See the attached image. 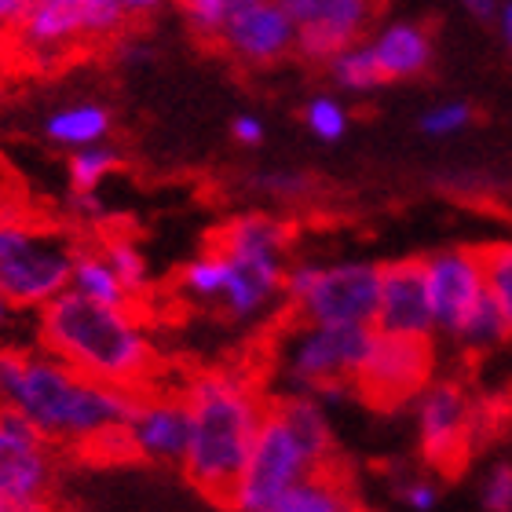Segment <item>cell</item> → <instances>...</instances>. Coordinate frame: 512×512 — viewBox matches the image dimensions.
<instances>
[{"mask_svg": "<svg viewBox=\"0 0 512 512\" xmlns=\"http://www.w3.org/2000/svg\"><path fill=\"white\" fill-rule=\"evenodd\" d=\"M44 505H26V502H15L8 494H0V512H41Z\"/></svg>", "mask_w": 512, "mask_h": 512, "instance_id": "cell-44", "label": "cell"}, {"mask_svg": "<svg viewBox=\"0 0 512 512\" xmlns=\"http://www.w3.org/2000/svg\"><path fill=\"white\" fill-rule=\"evenodd\" d=\"M52 487V443L15 406H0V494L26 505H48Z\"/></svg>", "mask_w": 512, "mask_h": 512, "instance_id": "cell-12", "label": "cell"}, {"mask_svg": "<svg viewBox=\"0 0 512 512\" xmlns=\"http://www.w3.org/2000/svg\"><path fill=\"white\" fill-rule=\"evenodd\" d=\"M267 512H363L352 483L341 476V465L319 469L289 487Z\"/></svg>", "mask_w": 512, "mask_h": 512, "instance_id": "cell-19", "label": "cell"}, {"mask_svg": "<svg viewBox=\"0 0 512 512\" xmlns=\"http://www.w3.org/2000/svg\"><path fill=\"white\" fill-rule=\"evenodd\" d=\"M381 300V264L341 260L319 264V275L297 304L304 326H370Z\"/></svg>", "mask_w": 512, "mask_h": 512, "instance_id": "cell-10", "label": "cell"}, {"mask_svg": "<svg viewBox=\"0 0 512 512\" xmlns=\"http://www.w3.org/2000/svg\"><path fill=\"white\" fill-rule=\"evenodd\" d=\"M44 132L59 147H70V150L96 147L110 132V110L99 107V103H74V107L55 110L52 118H48V125H44Z\"/></svg>", "mask_w": 512, "mask_h": 512, "instance_id": "cell-22", "label": "cell"}, {"mask_svg": "<svg viewBox=\"0 0 512 512\" xmlns=\"http://www.w3.org/2000/svg\"><path fill=\"white\" fill-rule=\"evenodd\" d=\"M370 48H374V59L381 66L384 81H403V77L421 74L428 59H432V41L414 22H395V26L381 30Z\"/></svg>", "mask_w": 512, "mask_h": 512, "instance_id": "cell-20", "label": "cell"}, {"mask_svg": "<svg viewBox=\"0 0 512 512\" xmlns=\"http://www.w3.org/2000/svg\"><path fill=\"white\" fill-rule=\"evenodd\" d=\"M70 213L77 220H85V224H107V205L99 202V194H77L70 191Z\"/></svg>", "mask_w": 512, "mask_h": 512, "instance_id": "cell-37", "label": "cell"}, {"mask_svg": "<svg viewBox=\"0 0 512 512\" xmlns=\"http://www.w3.org/2000/svg\"><path fill=\"white\" fill-rule=\"evenodd\" d=\"M74 242L33 220L0 224V297L11 308H48L70 289Z\"/></svg>", "mask_w": 512, "mask_h": 512, "instance_id": "cell-4", "label": "cell"}, {"mask_svg": "<svg viewBox=\"0 0 512 512\" xmlns=\"http://www.w3.org/2000/svg\"><path fill=\"white\" fill-rule=\"evenodd\" d=\"M428 282V304L436 333L454 337L465 326L472 311L480 308L487 297V275H483L480 246H450L421 256Z\"/></svg>", "mask_w": 512, "mask_h": 512, "instance_id": "cell-11", "label": "cell"}, {"mask_svg": "<svg viewBox=\"0 0 512 512\" xmlns=\"http://www.w3.org/2000/svg\"><path fill=\"white\" fill-rule=\"evenodd\" d=\"M436 381V344L414 337L377 333L363 370L355 374V395L377 410H403Z\"/></svg>", "mask_w": 512, "mask_h": 512, "instance_id": "cell-8", "label": "cell"}, {"mask_svg": "<svg viewBox=\"0 0 512 512\" xmlns=\"http://www.w3.org/2000/svg\"><path fill=\"white\" fill-rule=\"evenodd\" d=\"M483 256V275H487V289H491L494 304L502 308L505 322L512 333V242H491L480 246Z\"/></svg>", "mask_w": 512, "mask_h": 512, "instance_id": "cell-29", "label": "cell"}, {"mask_svg": "<svg viewBox=\"0 0 512 512\" xmlns=\"http://www.w3.org/2000/svg\"><path fill=\"white\" fill-rule=\"evenodd\" d=\"M187 436H191V417H187V403H183L180 395H136V406H132L125 425L132 458L176 461L180 465L183 454H187Z\"/></svg>", "mask_w": 512, "mask_h": 512, "instance_id": "cell-14", "label": "cell"}, {"mask_svg": "<svg viewBox=\"0 0 512 512\" xmlns=\"http://www.w3.org/2000/svg\"><path fill=\"white\" fill-rule=\"evenodd\" d=\"M165 0H118V8L125 11L128 19H136V15H150V11H158Z\"/></svg>", "mask_w": 512, "mask_h": 512, "instance_id": "cell-41", "label": "cell"}, {"mask_svg": "<svg viewBox=\"0 0 512 512\" xmlns=\"http://www.w3.org/2000/svg\"><path fill=\"white\" fill-rule=\"evenodd\" d=\"M355 41H359L355 33L337 30V26H300L297 48H293V52H300L304 59H311V63H333V59H337L344 48H352Z\"/></svg>", "mask_w": 512, "mask_h": 512, "instance_id": "cell-32", "label": "cell"}, {"mask_svg": "<svg viewBox=\"0 0 512 512\" xmlns=\"http://www.w3.org/2000/svg\"><path fill=\"white\" fill-rule=\"evenodd\" d=\"M293 26H337L348 33H363V26L370 22L374 0H278Z\"/></svg>", "mask_w": 512, "mask_h": 512, "instance_id": "cell-23", "label": "cell"}, {"mask_svg": "<svg viewBox=\"0 0 512 512\" xmlns=\"http://www.w3.org/2000/svg\"><path fill=\"white\" fill-rule=\"evenodd\" d=\"M231 136H235V143H242V147H256V143L264 139V121L256 118V114H238V118L231 121Z\"/></svg>", "mask_w": 512, "mask_h": 512, "instance_id": "cell-39", "label": "cell"}, {"mask_svg": "<svg viewBox=\"0 0 512 512\" xmlns=\"http://www.w3.org/2000/svg\"><path fill=\"white\" fill-rule=\"evenodd\" d=\"M483 512H512V458H498L487 465L480 480Z\"/></svg>", "mask_w": 512, "mask_h": 512, "instance_id": "cell-34", "label": "cell"}, {"mask_svg": "<svg viewBox=\"0 0 512 512\" xmlns=\"http://www.w3.org/2000/svg\"><path fill=\"white\" fill-rule=\"evenodd\" d=\"M271 410L286 421V428L293 432V439H297L300 447H304V454L311 458V465H315V469H330V465H337V454H333L330 414H326V410H322L311 395L286 392L282 399H275V403H271Z\"/></svg>", "mask_w": 512, "mask_h": 512, "instance_id": "cell-17", "label": "cell"}, {"mask_svg": "<svg viewBox=\"0 0 512 512\" xmlns=\"http://www.w3.org/2000/svg\"><path fill=\"white\" fill-rule=\"evenodd\" d=\"M293 231L271 213H242L227 220L213 238V249L227 256H286Z\"/></svg>", "mask_w": 512, "mask_h": 512, "instance_id": "cell-18", "label": "cell"}, {"mask_svg": "<svg viewBox=\"0 0 512 512\" xmlns=\"http://www.w3.org/2000/svg\"><path fill=\"white\" fill-rule=\"evenodd\" d=\"M472 121L469 103H439V107L421 114V132L425 136H454Z\"/></svg>", "mask_w": 512, "mask_h": 512, "instance_id": "cell-36", "label": "cell"}, {"mask_svg": "<svg viewBox=\"0 0 512 512\" xmlns=\"http://www.w3.org/2000/svg\"><path fill=\"white\" fill-rule=\"evenodd\" d=\"M461 4H465L472 15H480V19H491V15H498V8H502V0H461Z\"/></svg>", "mask_w": 512, "mask_h": 512, "instance_id": "cell-42", "label": "cell"}, {"mask_svg": "<svg viewBox=\"0 0 512 512\" xmlns=\"http://www.w3.org/2000/svg\"><path fill=\"white\" fill-rule=\"evenodd\" d=\"M509 322H505L502 308L494 304L491 289H487V297H483V304L476 311H472L469 319H465V326H461L450 341L458 344V348H465V352H491V348H498V344L509 341Z\"/></svg>", "mask_w": 512, "mask_h": 512, "instance_id": "cell-25", "label": "cell"}, {"mask_svg": "<svg viewBox=\"0 0 512 512\" xmlns=\"http://www.w3.org/2000/svg\"><path fill=\"white\" fill-rule=\"evenodd\" d=\"M70 293L92 300V304H103V308H132V300L121 289L118 275L110 271L107 256L99 253V246H74Z\"/></svg>", "mask_w": 512, "mask_h": 512, "instance_id": "cell-21", "label": "cell"}, {"mask_svg": "<svg viewBox=\"0 0 512 512\" xmlns=\"http://www.w3.org/2000/svg\"><path fill=\"white\" fill-rule=\"evenodd\" d=\"M128 26L118 0H33L11 30V55L30 63H55L85 44L110 41Z\"/></svg>", "mask_w": 512, "mask_h": 512, "instance_id": "cell-5", "label": "cell"}, {"mask_svg": "<svg viewBox=\"0 0 512 512\" xmlns=\"http://www.w3.org/2000/svg\"><path fill=\"white\" fill-rule=\"evenodd\" d=\"M498 26H502V37L512 52V0H502V8H498Z\"/></svg>", "mask_w": 512, "mask_h": 512, "instance_id": "cell-43", "label": "cell"}, {"mask_svg": "<svg viewBox=\"0 0 512 512\" xmlns=\"http://www.w3.org/2000/svg\"><path fill=\"white\" fill-rule=\"evenodd\" d=\"M304 121H308L311 136L322 139V143H337V139L348 132V114L333 96H315L304 107Z\"/></svg>", "mask_w": 512, "mask_h": 512, "instance_id": "cell-33", "label": "cell"}, {"mask_svg": "<svg viewBox=\"0 0 512 512\" xmlns=\"http://www.w3.org/2000/svg\"><path fill=\"white\" fill-rule=\"evenodd\" d=\"M253 4H260V0H180L191 30L202 33V37H213V41L227 26V19H235L238 11L253 8Z\"/></svg>", "mask_w": 512, "mask_h": 512, "instance_id": "cell-31", "label": "cell"}, {"mask_svg": "<svg viewBox=\"0 0 512 512\" xmlns=\"http://www.w3.org/2000/svg\"><path fill=\"white\" fill-rule=\"evenodd\" d=\"M311 472H319V469L311 465L304 447L293 439L286 421H282L275 410H267L246 465H242L235 487H231V494H227V509L231 512H267L282 494L289 491V487H297V483L304 480V476H311Z\"/></svg>", "mask_w": 512, "mask_h": 512, "instance_id": "cell-7", "label": "cell"}, {"mask_svg": "<svg viewBox=\"0 0 512 512\" xmlns=\"http://www.w3.org/2000/svg\"><path fill=\"white\" fill-rule=\"evenodd\" d=\"M414 436L432 472L458 476L476 450V403L458 377H436L414 403Z\"/></svg>", "mask_w": 512, "mask_h": 512, "instance_id": "cell-6", "label": "cell"}, {"mask_svg": "<svg viewBox=\"0 0 512 512\" xmlns=\"http://www.w3.org/2000/svg\"><path fill=\"white\" fill-rule=\"evenodd\" d=\"M249 187H253L256 194L271 198V202H304V198H311V194L319 191V183L300 169L253 172V176H249Z\"/></svg>", "mask_w": 512, "mask_h": 512, "instance_id": "cell-30", "label": "cell"}, {"mask_svg": "<svg viewBox=\"0 0 512 512\" xmlns=\"http://www.w3.org/2000/svg\"><path fill=\"white\" fill-rule=\"evenodd\" d=\"M11 59V33H0V66Z\"/></svg>", "mask_w": 512, "mask_h": 512, "instance_id": "cell-45", "label": "cell"}, {"mask_svg": "<svg viewBox=\"0 0 512 512\" xmlns=\"http://www.w3.org/2000/svg\"><path fill=\"white\" fill-rule=\"evenodd\" d=\"M0 406H15L48 443L132 458L125 425L136 395L88 381L52 355L0 348Z\"/></svg>", "mask_w": 512, "mask_h": 512, "instance_id": "cell-1", "label": "cell"}, {"mask_svg": "<svg viewBox=\"0 0 512 512\" xmlns=\"http://www.w3.org/2000/svg\"><path fill=\"white\" fill-rule=\"evenodd\" d=\"M227 282H224V311L231 319H256L271 300L282 293L286 282V256H227Z\"/></svg>", "mask_w": 512, "mask_h": 512, "instance_id": "cell-16", "label": "cell"}, {"mask_svg": "<svg viewBox=\"0 0 512 512\" xmlns=\"http://www.w3.org/2000/svg\"><path fill=\"white\" fill-rule=\"evenodd\" d=\"M374 344L370 326H304L282 355L286 388L308 395L322 381H355Z\"/></svg>", "mask_w": 512, "mask_h": 512, "instance_id": "cell-9", "label": "cell"}, {"mask_svg": "<svg viewBox=\"0 0 512 512\" xmlns=\"http://www.w3.org/2000/svg\"><path fill=\"white\" fill-rule=\"evenodd\" d=\"M99 253L107 256L110 271L118 275L121 289L128 293V300L143 297L150 289V267H147V256L143 249L132 242L128 235H107L99 242Z\"/></svg>", "mask_w": 512, "mask_h": 512, "instance_id": "cell-24", "label": "cell"}, {"mask_svg": "<svg viewBox=\"0 0 512 512\" xmlns=\"http://www.w3.org/2000/svg\"><path fill=\"white\" fill-rule=\"evenodd\" d=\"M395 498L410 512H436L443 491H439L436 476H403L395 483Z\"/></svg>", "mask_w": 512, "mask_h": 512, "instance_id": "cell-35", "label": "cell"}, {"mask_svg": "<svg viewBox=\"0 0 512 512\" xmlns=\"http://www.w3.org/2000/svg\"><path fill=\"white\" fill-rule=\"evenodd\" d=\"M33 0H0V33H11L22 22Z\"/></svg>", "mask_w": 512, "mask_h": 512, "instance_id": "cell-40", "label": "cell"}, {"mask_svg": "<svg viewBox=\"0 0 512 512\" xmlns=\"http://www.w3.org/2000/svg\"><path fill=\"white\" fill-rule=\"evenodd\" d=\"M41 512H52V505H44V509Z\"/></svg>", "mask_w": 512, "mask_h": 512, "instance_id": "cell-47", "label": "cell"}, {"mask_svg": "<svg viewBox=\"0 0 512 512\" xmlns=\"http://www.w3.org/2000/svg\"><path fill=\"white\" fill-rule=\"evenodd\" d=\"M439 187L454 194H483V191H494V180L476 176V172H450V176L439 180Z\"/></svg>", "mask_w": 512, "mask_h": 512, "instance_id": "cell-38", "label": "cell"}, {"mask_svg": "<svg viewBox=\"0 0 512 512\" xmlns=\"http://www.w3.org/2000/svg\"><path fill=\"white\" fill-rule=\"evenodd\" d=\"M118 165H121L118 150L103 147V143H96V147H85V150H74V154H70V191L96 194L99 183L107 180Z\"/></svg>", "mask_w": 512, "mask_h": 512, "instance_id": "cell-28", "label": "cell"}, {"mask_svg": "<svg viewBox=\"0 0 512 512\" xmlns=\"http://www.w3.org/2000/svg\"><path fill=\"white\" fill-rule=\"evenodd\" d=\"M330 74H333V81L341 88H348V92H374V88L384 85V74L374 59V48L359 41H355L352 48H344V52L333 59Z\"/></svg>", "mask_w": 512, "mask_h": 512, "instance_id": "cell-27", "label": "cell"}, {"mask_svg": "<svg viewBox=\"0 0 512 512\" xmlns=\"http://www.w3.org/2000/svg\"><path fill=\"white\" fill-rule=\"evenodd\" d=\"M374 330L392 333V337H414V341L436 337V319H432V304H428V282L421 260L381 264V300H377Z\"/></svg>", "mask_w": 512, "mask_h": 512, "instance_id": "cell-13", "label": "cell"}, {"mask_svg": "<svg viewBox=\"0 0 512 512\" xmlns=\"http://www.w3.org/2000/svg\"><path fill=\"white\" fill-rule=\"evenodd\" d=\"M180 399L187 403V417H191L187 454L180 461L183 476L194 491L227 505V494L253 450L271 399L242 366L198 370L183 381Z\"/></svg>", "mask_w": 512, "mask_h": 512, "instance_id": "cell-2", "label": "cell"}, {"mask_svg": "<svg viewBox=\"0 0 512 512\" xmlns=\"http://www.w3.org/2000/svg\"><path fill=\"white\" fill-rule=\"evenodd\" d=\"M216 41L242 63H275L286 52L297 48V26L289 19L278 0H260L253 8L238 11L235 19H227Z\"/></svg>", "mask_w": 512, "mask_h": 512, "instance_id": "cell-15", "label": "cell"}, {"mask_svg": "<svg viewBox=\"0 0 512 512\" xmlns=\"http://www.w3.org/2000/svg\"><path fill=\"white\" fill-rule=\"evenodd\" d=\"M41 352L81 377L128 395L150 392L161 370L158 344L132 308H103L66 289L37 311Z\"/></svg>", "mask_w": 512, "mask_h": 512, "instance_id": "cell-3", "label": "cell"}, {"mask_svg": "<svg viewBox=\"0 0 512 512\" xmlns=\"http://www.w3.org/2000/svg\"><path fill=\"white\" fill-rule=\"evenodd\" d=\"M8 311H11V304L4 297H0V326H4V319H8Z\"/></svg>", "mask_w": 512, "mask_h": 512, "instance_id": "cell-46", "label": "cell"}, {"mask_svg": "<svg viewBox=\"0 0 512 512\" xmlns=\"http://www.w3.org/2000/svg\"><path fill=\"white\" fill-rule=\"evenodd\" d=\"M227 282V260L220 249H205L194 260H187L180 271V289L191 300H220Z\"/></svg>", "mask_w": 512, "mask_h": 512, "instance_id": "cell-26", "label": "cell"}]
</instances>
